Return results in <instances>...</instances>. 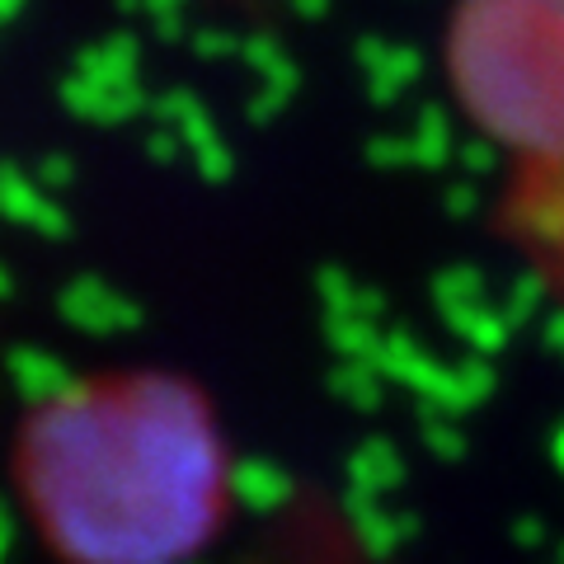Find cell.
Masks as SVG:
<instances>
[{
	"label": "cell",
	"mask_w": 564,
	"mask_h": 564,
	"mask_svg": "<svg viewBox=\"0 0 564 564\" xmlns=\"http://www.w3.org/2000/svg\"><path fill=\"white\" fill-rule=\"evenodd\" d=\"M10 470L62 564H188L236 503V462L203 386L151 367L80 377L33 404Z\"/></svg>",
	"instance_id": "1"
},
{
	"label": "cell",
	"mask_w": 564,
	"mask_h": 564,
	"mask_svg": "<svg viewBox=\"0 0 564 564\" xmlns=\"http://www.w3.org/2000/svg\"><path fill=\"white\" fill-rule=\"evenodd\" d=\"M447 80L494 147L522 165L564 161V0H462Z\"/></svg>",
	"instance_id": "2"
},
{
	"label": "cell",
	"mask_w": 564,
	"mask_h": 564,
	"mask_svg": "<svg viewBox=\"0 0 564 564\" xmlns=\"http://www.w3.org/2000/svg\"><path fill=\"white\" fill-rule=\"evenodd\" d=\"M62 104L70 118L113 128L151 109V95L141 85V57L128 39H109L90 52H80L62 85Z\"/></svg>",
	"instance_id": "3"
},
{
	"label": "cell",
	"mask_w": 564,
	"mask_h": 564,
	"mask_svg": "<svg viewBox=\"0 0 564 564\" xmlns=\"http://www.w3.org/2000/svg\"><path fill=\"white\" fill-rule=\"evenodd\" d=\"M503 231L564 296V161L522 165L503 198Z\"/></svg>",
	"instance_id": "4"
},
{
	"label": "cell",
	"mask_w": 564,
	"mask_h": 564,
	"mask_svg": "<svg viewBox=\"0 0 564 564\" xmlns=\"http://www.w3.org/2000/svg\"><path fill=\"white\" fill-rule=\"evenodd\" d=\"M147 118L155 122V147H161V155L193 170L203 184H226L236 174L231 141H226L217 118H212L193 95L170 90L161 99H151Z\"/></svg>",
	"instance_id": "5"
},
{
	"label": "cell",
	"mask_w": 564,
	"mask_h": 564,
	"mask_svg": "<svg viewBox=\"0 0 564 564\" xmlns=\"http://www.w3.org/2000/svg\"><path fill=\"white\" fill-rule=\"evenodd\" d=\"M315 296H321V315H325V334L329 348L339 358H362L377 362V352L391 334V321H386V302L377 288H367L362 278H352L339 263L315 278Z\"/></svg>",
	"instance_id": "6"
},
{
	"label": "cell",
	"mask_w": 564,
	"mask_h": 564,
	"mask_svg": "<svg viewBox=\"0 0 564 564\" xmlns=\"http://www.w3.org/2000/svg\"><path fill=\"white\" fill-rule=\"evenodd\" d=\"M57 311L70 329L95 334V339H122V334L141 329V321H147L137 296H128L118 282L99 273H76L70 282H62Z\"/></svg>",
	"instance_id": "7"
},
{
	"label": "cell",
	"mask_w": 564,
	"mask_h": 564,
	"mask_svg": "<svg viewBox=\"0 0 564 564\" xmlns=\"http://www.w3.org/2000/svg\"><path fill=\"white\" fill-rule=\"evenodd\" d=\"M433 302L443 321L462 334L466 344H503V321L494 311V296L480 273L470 269H447L433 278Z\"/></svg>",
	"instance_id": "8"
},
{
	"label": "cell",
	"mask_w": 564,
	"mask_h": 564,
	"mask_svg": "<svg viewBox=\"0 0 564 564\" xmlns=\"http://www.w3.org/2000/svg\"><path fill=\"white\" fill-rule=\"evenodd\" d=\"M0 217L14 221L20 231L47 236V240L70 236L62 193H52V184H43V174H29L10 161H0Z\"/></svg>",
	"instance_id": "9"
},
{
	"label": "cell",
	"mask_w": 564,
	"mask_h": 564,
	"mask_svg": "<svg viewBox=\"0 0 564 564\" xmlns=\"http://www.w3.org/2000/svg\"><path fill=\"white\" fill-rule=\"evenodd\" d=\"M367 155H372L377 165H423V170H433V165H447L452 161V132H447V122L437 118V113H423L404 132L372 137Z\"/></svg>",
	"instance_id": "10"
},
{
	"label": "cell",
	"mask_w": 564,
	"mask_h": 564,
	"mask_svg": "<svg viewBox=\"0 0 564 564\" xmlns=\"http://www.w3.org/2000/svg\"><path fill=\"white\" fill-rule=\"evenodd\" d=\"M6 377H10L14 395H20L29 410H33V404L57 400L62 391H70V386L80 381L52 348H14L10 362H6Z\"/></svg>",
	"instance_id": "11"
},
{
	"label": "cell",
	"mask_w": 564,
	"mask_h": 564,
	"mask_svg": "<svg viewBox=\"0 0 564 564\" xmlns=\"http://www.w3.org/2000/svg\"><path fill=\"white\" fill-rule=\"evenodd\" d=\"M410 480V466L395 443L386 437H367V443L348 456V494H362V499H395Z\"/></svg>",
	"instance_id": "12"
},
{
	"label": "cell",
	"mask_w": 564,
	"mask_h": 564,
	"mask_svg": "<svg viewBox=\"0 0 564 564\" xmlns=\"http://www.w3.org/2000/svg\"><path fill=\"white\" fill-rule=\"evenodd\" d=\"M348 522H352L358 541H362L377 560L395 555L400 545L414 536V518L400 513L395 499H362V494H348Z\"/></svg>",
	"instance_id": "13"
},
{
	"label": "cell",
	"mask_w": 564,
	"mask_h": 564,
	"mask_svg": "<svg viewBox=\"0 0 564 564\" xmlns=\"http://www.w3.org/2000/svg\"><path fill=\"white\" fill-rule=\"evenodd\" d=\"M231 494H236V503L254 508V513H273V508L292 499V475L273 456H250V462H236Z\"/></svg>",
	"instance_id": "14"
},
{
	"label": "cell",
	"mask_w": 564,
	"mask_h": 564,
	"mask_svg": "<svg viewBox=\"0 0 564 564\" xmlns=\"http://www.w3.org/2000/svg\"><path fill=\"white\" fill-rule=\"evenodd\" d=\"M414 52L391 47V43H367L362 47V76H367V95L377 104H395L404 90L414 85Z\"/></svg>",
	"instance_id": "15"
},
{
	"label": "cell",
	"mask_w": 564,
	"mask_h": 564,
	"mask_svg": "<svg viewBox=\"0 0 564 564\" xmlns=\"http://www.w3.org/2000/svg\"><path fill=\"white\" fill-rule=\"evenodd\" d=\"M386 381L381 377V367L377 362H362V358H339V367H334V391H339L352 410H362V414H372L381 395H386Z\"/></svg>",
	"instance_id": "16"
},
{
	"label": "cell",
	"mask_w": 564,
	"mask_h": 564,
	"mask_svg": "<svg viewBox=\"0 0 564 564\" xmlns=\"http://www.w3.org/2000/svg\"><path fill=\"white\" fill-rule=\"evenodd\" d=\"M10 551H14V513L0 503V564H10Z\"/></svg>",
	"instance_id": "17"
},
{
	"label": "cell",
	"mask_w": 564,
	"mask_h": 564,
	"mask_svg": "<svg viewBox=\"0 0 564 564\" xmlns=\"http://www.w3.org/2000/svg\"><path fill=\"white\" fill-rule=\"evenodd\" d=\"M10 288H14V282H10V273L0 269V296H10Z\"/></svg>",
	"instance_id": "18"
}]
</instances>
